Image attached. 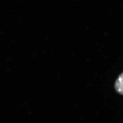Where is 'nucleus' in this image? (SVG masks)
<instances>
[{"label": "nucleus", "mask_w": 123, "mask_h": 123, "mask_svg": "<svg viewBox=\"0 0 123 123\" xmlns=\"http://www.w3.org/2000/svg\"><path fill=\"white\" fill-rule=\"evenodd\" d=\"M114 88L119 94L123 95V73L119 75L115 84Z\"/></svg>", "instance_id": "obj_1"}]
</instances>
